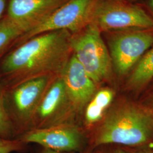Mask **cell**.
<instances>
[{
    "label": "cell",
    "mask_w": 153,
    "mask_h": 153,
    "mask_svg": "<svg viewBox=\"0 0 153 153\" xmlns=\"http://www.w3.org/2000/svg\"><path fill=\"white\" fill-rule=\"evenodd\" d=\"M67 30L42 33L14 45L0 61L3 88L46 76H60L73 55Z\"/></svg>",
    "instance_id": "cell-1"
},
{
    "label": "cell",
    "mask_w": 153,
    "mask_h": 153,
    "mask_svg": "<svg viewBox=\"0 0 153 153\" xmlns=\"http://www.w3.org/2000/svg\"><path fill=\"white\" fill-rule=\"evenodd\" d=\"M153 142V113L129 102L109 108L92 137L94 147L112 144L134 148Z\"/></svg>",
    "instance_id": "cell-2"
},
{
    "label": "cell",
    "mask_w": 153,
    "mask_h": 153,
    "mask_svg": "<svg viewBox=\"0 0 153 153\" xmlns=\"http://www.w3.org/2000/svg\"><path fill=\"white\" fill-rule=\"evenodd\" d=\"M71 41L73 54L98 86L112 78L114 71L109 51L95 23L71 33Z\"/></svg>",
    "instance_id": "cell-3"
},
{
    "label": "cell",
    "mask_w": 153,
    "mask_h": 153,
    "mask_svg": "<svg viewBox=\"0 0 153 153\" xmlns=\"http://www.w3.org/2000/svg\"><path fill=\"white\" fill-rule=\"evenodd\" d=\"M104 33L114 71L128 75L153 45V28H135L110 31Z\"/></svg>",
    "instance_id": "cell-4"
},
{
    "label": "cell",
    "mask_w": 153,
    "mask_h": 153,
    "mask_svg": "<svg viewBox=\"0 0 153 153\" xmlns=\"http://www.w3.org/2000/svg\"><path fill=\"white\" fill-rule=\"evenodd\" d=\"M58 76L37 78L13 88H3L4 105L16 134L30 129L33 116L44 94Z\"/></svg>",
    "instance_id": "cell-5"
},
{
    "label": "cell",
    "mask_w": 153,
    "mask_h": 153,
    "mask_svg": "<svg viewBox=\"0 0 153 153\" xmlns=\"http://www.w3.org/2000/svg\"><path fill=\"white\" fill-rule=\"evenodd\" d=\"M93 22L102 33L135 28H153V16L137 3L100 0Z\"/></svg>",
    "instance_id": "cell-6"
},
{
    "label": "cell",
    "mask_w": 153,
    "mask_h": 153,
    "mask_svg": "<svg viewBox=\"0 0 153 153\" xmlns=\"http://www.w3.org/2000/svg\"><path fill=\"white\" fill-rule=\"evenodd\" d=\"M100 0H68L49 19L33 31L23 34L15 45L42 33L56 30L78 33L93 23Z\"/></svg>",
    "instance_id": "cell-7"
},
{
    "label": "cell",
    "mask_w": 153,
    "mask_h": 153,
    "mask_svg": "<svg viewBox=\"0 0 153 153\" xmlns=\"http://www.w3.org/2000/svg\"><path fill=\"white\" fill-rule=\"evenodd\" d=\"M64 124H77L73 120L65 84L61 74L51 83L33 116L30 128H48Z\"/></svg>",
    "instance_id": "cell-8"
},
{
    "label": "cell",
    "mask_w": 153,
    "mask_h": 153,
    "mask_svg": "<svg viewBox=\"0 0 153 153\" xmlns=\"http://www.w3.org/2000/svg\"><path fill=\"white\" fill-rule=\"evenodd\" d=\"M17 139L23 143H35L56 152H80L86 138L78 124H64L48 128L32 129L23 133Z\"/></svg>",
    "instance_id": "cell-9"
},
{
    "label": "cell",
    "mask_w": 153,
    "mask_h": 153,
    "mask_svg": "<svg viewBox=\"0 0 153 153\" xmlns=\"http://www.w3.org/2000/svg\"><path fill=\"white\" fill-rule=\"evenodd\" d=\"M61 76L65 84L72 117L77 123L78 117L83 114L86 105L98 90V86L73 54Z\"/></svg>",
    "instance_id": "cell-10"
},
{
    "label": "cell",
    "mask_w": 153,
    "mask_h": 153,
    "mask_svg": "<svg viewBox=\"0 0 153 153\" xmlns=\"http://www.w3.org/2000/svg\"><path fill=\"white\" fill-rule=\"evenodd\" d=\"M68 0H9L6 16L23 34L39 27Z\"/></svg>",
    "instance_id": "cell-11"
},
{
    "label": "cell",
    "mask_w": 153,
    "mask_h": 153,
    "mask_svg": "<svg viewBox=\"0 0 153 153\" xmlns=\"http://www.w3.org/2000/svg\"><path fill=\"white\" fill-rule=\"evenodd\" d=\"M114 91L108 88L97 91L83 111L84 125L90 128L102 120L114 100Z\"/></svg>",
    "instance_id": "cell-12"
},
{
    "label": "cell",
    "mask_w": 153,
    "mask_h": 153,
    "mask_svg": "<svg viewBox=\"0 0 153 153\" xmlns=\"http://www.w3.org/2000/svg\"><path fill=\"white\" fill-rule=\"evenodd\" d=\"M153 79V45L144 54L129 74L128 87L139 90Z\"/></svg>",
    "instance_id": "cell-13"
},
{
    "label": "cell",
    "mask_w": 153,
    "mask_h": 153,
    "mask_svg": "<svg viewBox=\"0 0 153 153\" xmlns=\"http://www.w3.org/2000/svg\"><path fill=\"white\" fill-rule=\"evenodd\" d=\"M23 33L6 14L0 19V61Z\"/></svg>",
    "instance_id": "cell-14"
},
{
    "label": "cell",
    "mask_w": 153,
    "mask_h": 153,
    "mask_svg": "<svg viewBox=\"0 0 153 153\" xmlns=\"http://www.w3.org/2000/svg\"><path fill=\"white\" fill-rule=\"evenodd\" d=\"M15 135V130L4 105L3 88L0 84V137L13 139Z\"/></svg>",
    "instance_id": "cell-15"
},
{
    "label": "cell",
    "mask_w": 153,
    "mask_h": 153,
    "mask_svg": "<svg viewBox=\"0 0 153 153\" xmlns=\"http://www.w3.org/2000/svg\"><path fill=\"white\" fill-rule=\"evenodd\" d=\"M23 142L18 139H7L0 137V153H11L20 150Z\"/></svg>",
    "instance_id": "cell-16"
},
{
    "label": "cell",
    "mask_w": 153,
    "mask_h": 153,
    "mask_svg": "<svg viewBox=\"0 0 153 153\" xmlns=\"http://www.w3.org/2000/svg\"><path fill=\"white\" fill-rule=\"evenodd\" d=\"M123 149L127 153H153V149L149 145Z\"/></svg>",
    "instance_id": "cell-17"
},
{
    "label": "cell",
    "mask_w": 153,
    "mask_h": 153,
    "mask_svg": "<svg viewBox=\"0 0 153 153\" xmlns=\"http://www.w3.org/2000/svg\"><path fill=\"white\" fill-rule=\"evenodd\" d=\"M8 2L9 0H0V19L5 15L4 13L6 11Z\"/></svg>",
    "instance_id": "cell-18"
},
{
    "label": "cell",
    "mask_w": 153,
    "mask_h": 153,
    "mask_svg": "<svg viewBox=\"0 0 153 153\" xmlns=\"http://www.w3.org/2000/svg\"><path fill=\"white\" fill-rule=\"evenodd\" d=\"M145 7L148 12L153 16V0H146Z\"/></svg>",
    "instance_id": "cell-19"
},
{
    "label": "cell",
    "mask_w": 153,
    "mask_h": 153,
    "mask_svg": "<svg viewBox=\"0 0 153 153\" xmlns=\"http://www.w3.org/2000/svg\"><path fill=\"white\" fill-rule=\"evenodd\" d=\"M109 153H127L123 148H116L112 150Z\"/></svg>",
    "instance_id": "cell-20"
},
{
    "label": "cell",
    "mask_w": 153,
    "mask_h": 153,
    "mask_svg": "<svg viewBox=\"0 0 153 153\" xmlns=\"http://www.w3.org/2000/svg\"><path fill=\"white\" fill-rule=\"evenodd\" d=\"M42 153H66V152H56L52 150L45 149L44 151Z\"/></svg>",
    "instance_id": "cell-21"
},
{
    "label": "cell",
    "mask_w": 153,
    "mask_h": 153,
    "mask_svg": "<svg viewBox=\"0 0 153 153\" xmlns=\"http://www.w3.org/2000/svg\"><path fill=\"white\" fill-rule=\"evenodd\" d=\"M149 109L153 114V99H152V100L151 101V102H150V107L149 108Z\"/></svg>",
    "instance_id": "cell-22"
},
{
    "label": "cell",
    "mask_w": 153,
    "mask_h": 153,
    "mask_svg": "<svg viewBox=\"0 0 153 153\" xmlns=\"http://www.w3.org/2000/svg\"><path fill=\"white\" fill-rule=\"evenodd\" d=\"M126 1H128V2H131V3H137V2H138L140 0H126Z\"/></svg>",
    "instance_id": "cell-23"
},
{
    "label": "cell",
    "mask_w": 153,
    "mask_h": 153,
    "mask_svg": "<svg viewBox=\"0 0 153 153\" xmlns=\"http://www.w3.org/2000/svg\"><path fill=\"white\" fill-rule=\"evenodd\" d=\"M86 153H93L91 152H90V151H88V152H87Z\"/></svg>",
    "instance_id": "cell-24"
},
{
    "label": "cell",
    "mask_w": 153,
    "mask_h": 153,
    "mask_svg": "<svg viewBox=\"0 0 153 153\" xmlns=\"http://www.w3.org/2000/svg\"><path fill=\"white\" fill-rule=\"evenodd\" d=\"M117 1H124V0H117Z\"/></svg>",
    "instance_id": "cell-25"
},
{
    "label": "cell",
    "mask_w": 153,
    "mask_h": 153,
    "mask_svg": "<svg viewBox=\"0 0 153 153\" xmlns=\"http://www.w3.org/2000/svg\"><path fill=\"white\" fill-rule=\"evenodd\" d=\"M152 149H153V146H152Z\"/></svg>",
    "instance_id": "cell-26"
}]
</instances>
